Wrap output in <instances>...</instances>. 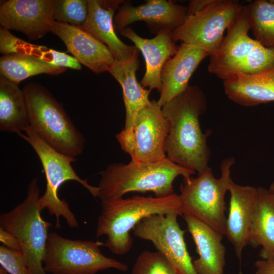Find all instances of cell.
Instances as JSON below:
<instances>
[{
    "instance_id": "cell-20",
    "label": "cell",
    "mask_w": 274,
    "mask_h": 274,
    "mask_svg": "<svg viewBox=\"0 0 274 274\" xmlns=\"http://www.w3.org/2000/svg\"><path fill=\"white\" fill-rule=\"evenodd\" d=\"M183 217L199 257L193 261L198 274H224L225 247L222 235L209 226L187 215Z\"/></svg>"
},
{
    "instance_id": "cell-6",
    "label": "cell",
    "mask_w": 274,
    "mask_h": 274,
    "mask_svg": "<svg viewBox=\"0 0 274 274\" xmlns=\"http://www.w3.org/2000/svg\"><path fill=\"white\" fill-rule=\"evenodd\" d=\"M26 135H18L27 142L33 148L41 162L46 179V188L44 194L40 196L39 206L42 211L47 209L51 216L56 219L55 227H61L60 218L63 217L71 228L78 226L77 219L70 209L68 204L58 195L60 187L64 182L75 181L96 198L98 196V188L90 185L87 180L81 179L72 166L75 158L60 153L44 142L31 128L29 125L25 129Z\"/></svg>"
},
{
    "instance_id": "cell-7",
    "label": "cell",
    "mask_w": 274,
    "mask_h": 274,
    "mask_svg": "<svg viewBox=\"0 0 274 274\" xmlns=\"http://www.w3.org/2000/svg\"><path fill=\"white\" fill-rule=\"evenodd\" d=\"M38 179L30 183L25 199L0 216V228L16 237L26 257L31 274H46L43 263L51 224L41 216Z\"/></svg>"
},
{
    "instance_id": "cell-26",
    "label": "cell",
    "mask_w": 274,
    "mask_h": 274,
    "mask_svg": "<svg viewBox=\"0 0 274 274\" xmlns=\"http://www.w3.org/2000/svg\"><path fill=\"white\" fill-rule=\"evenodd\" d=\"M247 8L250 29L255 40L267 48L274 49V3L256 0Z\"/></svg>"
},
{
    "instance_id": "cell-19",
    "label": "cell",
    "mask_w": 274,
    "mask_h": 274,
    "mask_svg": "<svg viewBox=\"0 0 274 274\" xmlns=\"http://www.w3.org/2000/svg\"><path fill=\"white\" fill-rule=\"evenodd\" d=\"M119 33L129 39L140 50L145 60L146 71L141 84L150 91L161 89L160 74L165 62L177 52L178 48L172 37V32L163 30L151 39L143 38L130 27L122 29Z\"/></svg>"
},
{
    "instance_id": "cell-24",
    "label": "cell",
    "mask_w": 274,
    "mask_h": 274,
    "mask_svg": "<svg viewBox=\"0 0 274 274\" xmlns=\"http://www.w3.org/2000/svg\"><path fill=\"white\" fill-rule=\"evenodd\" d=\"M258 204L249 245L261 247V259L274 258V201L268 190L257 187Z\"/></svg>"
},
{
    "instance_id": "cell-32",
    "label": "cell",
    "mask_w": 274,
    "mask_h": 274,
    "mask_svg": "<svg viewBox=\"0 0 274 274\" xmlns=\"http://www.w3.org/2000/svg\"><path fill=\"white\" fill-rule=\"evenodd\" d=\"M255 274H274V258L261 259L255 263Z\"/></svg>"
},
{
    "instance_id": "cell-4",
    "label": "cell",
    "mask_w": 274,
    "mask_h": 274,
    "mask_svg": "<svg viewBox=\"0 0 274 274\" xmlns=\"http://www.w3.org/2000/svg\"><path fill=\"white\" fill-rule=\"evenodd\" d=\"M29 125L57 152L75 158L84 149L85 139L58 102L42 85L29 83L23 88Z\"/></svg>"
},
{
    "instance_id": "cell-21",
    "label": "cell",
    "mask_w": 274,
    "mask_h": 274,
    "mask_svg": "<svg viewBox=\"0 0 274 274\" xmlns=\"http://www.w3.org/2000/svg\"><path fill=\"white\" fill-rule=\"evenodd\" d=\"M223 86L227 96L242 106L274 101V65L257 74L235 75L224 80Z\"/></svg>"
},
{
    "instance_id": "cell-33",
    "label": "cell",
    "mask_w": 274,
    "mask_h": 274,
    "mask_svg": "<svg viewBox=\"0 0 274 274\" xmlns=\"http://www.w3.org/2000/svg\"><path fill=\"white\" fill-rule=\"evenodd\" d=\"M215 0H192L190 1L187 8V17L193 15L204 9Z\"/></svg>"
},
{
    "instance_id": "cell-30",
    "label": "cell",
    "mask_w": 274,
    "mask_h": 274,
    "mask_svg": "<svg viewBox=\"0 0 274 274\" xmlns=\"http://www.w3.org/2000/svg\"><path fill=\"white\" fill-rule=\"evenodd\" d=\"M0 264L9 274H31L26 257L22 251L1 246Z\"/></svg>"
},
{
    "instance_id": "cell-15",
    "label": "cell",
    "mask_w": 274,
    "mask_h": 274,
    "mask_svg": "<svg viewBox=\"0 0 274 274\" xmlns=\"http://www.w3.org/2000/svg\"><path fill=\"white\" fill-rule=\"evenodd\" d=\"M228 192L230 200L225 236L232 245L241 264L244 249L249 245L257 210V188L238 185L232 180Z\"/></svg>"
},
{
    "instance_id": "cell-36",
    "label": "cell",
    "mask_w": 274,
    "mask_h": 274,
    "mask_svg": "<svg viewBox=\"0 0 274 274\" xmlns=\"http://www.w3.org/2000/svg\"><path fill=\"white\" fill-rule=\"evenodd\" d=\"M270 1L271 2L274 3V0H270Z\"/></svg>"
},
{
    "instance_id": "cell-35",
    "label": "cell",
    "mask_w": 274,
    "mask_h": 274,
    "mask_svg": "<svg viewBox=\"0 0 274 274\" xmlns=\"http://www.w3.org/2000/svg\"><path fill=\"white\" fill-rule=\"evenodd\" d=\"M0 274H9L4 268L1 266Z\"/></svg>"
},
{
    "instance_id": "cell-12",
    "label": "cell",
    "mask_w": 274,
    "mask_h": 274,
    "mask_svg": "<svg viewBox=\"0 0 274 274\" xmlns=\"http://www.w3.org/2000/svg\"><path fill=\"white\" fill-rule=\"evenodd\" d=\"M250 25L247 6H241L234 19L227 28V35L219 47L210 55L208 71L225 80L236 71L260 44L249 36Z\"/></svg>"
},
{
    "instance_id": "cell-29",
    "label": "cell",
    "mask_w": 274,
    "mask_h": 274,
    "mask_svg": "<svg viewBox=\"0 0 274 274\" xmlns=\"http://www.w3.org/2000/svg\"><path fill=\"white\" fill-rule=\"evenodd\" d=\"M131 274H179L167 259L158 251H143L137 257Z\"/></svg>"
},
{
    "instance_id": "cell-9",
    "label": "cell",
    "mask_w": 274,
    "mask_h": 274,
    "mask_svg": "<svg viewBox=\"0 0 274 274\" xmlns=\"http://www.w3.org/2000/svg\"><path fill=\"white\" fill-rule=\"evenodd\" d=\"M168 131L162 107L153 99L138 113L132 126L123 129L116 138L131 161L154 162L166 157L165 144Z\"/></svg>"
},
{
    "instance_id": "cell-23",
    "label": "cell",
    "mask_w": 274,
    "mask_h": 274,
    "mask_svg": "<svg viewBox=\"0 0 274 274\" xmlns=\"http://www.w3.org/2000/svg\"><path fill=\"white\" fill-rule=\"evenodd\" d=\"M29 125L25 94L18 84L0 76V130L18 134Z\"/></svg>"
},
{
    "instance_id": "cell-34",
    "label": "cell",
    "mask_w": 274,
    "mask_h": 274,
    "mask_svg": "<svg viewBox=\"0 0 274 274\" xmlns=\"http://www.w3.org/2000/svg\"><path fill=\"white\" fill-rule=\"evenodd\" d=\"M267 190L274 201V181L271 183Z\"/></svg>"
},
{
    "instance_id": "cell-18",
    "label": "cell",
    "mask_w": 274,
    "mask_h": 274,
    "mask_svg": "<svg viewBox=\"0 0 274 274\" xmlns=\"http://www.w3.org/2000/svg\"><path fill=\"white\" fill-rule=\"evenodd\" d=\"M88 1L87 17L81 28L104 44L115 60L122 62L130 58L139 50L134 45H128L121 41L114 26V14L124 1Z\"/></svg>"
},
{
    "instance_id": "cell-16",
    "label": "cell",
    "mask_w": 274,
    "mask_h": 274,
    "mask_svg": "<svg viewBox=\"0 0 274 274\" xmlns=\"http://www.w3.org/2000/svg\"><path fill=\"white\" fill-rule=\"evenodd\" d=\"M50 31L65 44L67 51L96 74L109 72L114 58L109 48L82 28L50 20Z\"/></svg>"
},
{
    "instance_id": "cell-1",
    "label": "cell",
    "mask_w": 274,
    "mask_h": 274,
    "mask_svg": "<svg viewBox=\"0 0 274 274\" xmlns=\"http://www.w3.org/2000/svg\"><path fill=\"white\" fill-rule=\"evenodd\" d=\"M207 106L201 89L196 85H189L182 93L162 107L169 124L165 144L166 157L198 175L210 167L211 152L207 139L211 132L203 133L199 123V117Z\"/></svg>"
},
{
    "instance_id": "cell-14",
    "label": "cell",
    "mask_w": 274,
    "mask_h": 274,
    "mask_svg": "<svg viewBox=\"0 0 274 274\" xmlns=\"http://www.w3.org/2000/svg\"><path fill=\"white\" fill-rule=\"evenodd\" d=\"M50 20H54L53 0H9L0 7L2 27L20 31L30 40L50 32Z\"/></svg>"
},
{
    "instance_id": "cell-3",
    "label": "cell",
    "mask_w": 274,
    "mask_h": 274,
    "mask_svg": "<svg viewBox=\"0 0 274 274\" xmlns=\"http://www.w3.org/2000/svg\"><path fill=\"white\" fill-rule=\"evenodd\" d=\"M195 173L167 157L154 162L114 163L100 172L98 197L108 200L123 197L130 192L148 191L157 197L167 196L174 193L173 183L177 177L187 178Z\"/></svg>"
},
{
    "instance_id": "cell-31",
    "label": "cell",
    "mask_w": 274,
    "mask_h": 274,
    "mask_svg": "<svg viewBox=\"0 0 274 274\" xmlns=\"http://www.w3.org/2000/svg\"><path fill=\"white\" fill-rule=\"evenodd\" d=\"M0 241L8 248L22 251L21 246L18 239L10 232L0 228Z\"/></svg>"
},
{
    "instance_id": "cell-27",
    "label": "cell",
    "mask_w": 274,
    "mask_h": 274,
    "mask_svg": "<svg viewBox=\"0 0 274 274\" xmlns=\"http://www.w3.org/2000/svg\"><path fill=\"white\" fill-rule=\"evenodd\" d=\"M17 54H27L39 58L52 65L74 70L81 69V63L73 56L65 53L49 49L45 46L33 45L21 40Z\"/></svg>"
},
{
    "instance_id": "cell-5",
    "label": "cell",
    "mask_w": 274,
    "mask_h": 274,
    "mask_svg": "<svg viewBox=\"0 0 274 274\" xmlns=\"http://www.w3.org/2000/svg\"><path fill=\"white\" fill-rule=\"evenodd\" d=\"M234 159L221 164V176L216 178L209 167L196 178H184L179 194L182 214L190 215L222 235H225L226 216L225 196L232 180L231 168Z\"/></svg>"
},
{
    "instance_id": "cell-28",
    "label": "cell",
    "mask_w": 274,
    "mask_h": 274,
    "mask_svg": "<svg viewBox=\"0 0 274 274\" xmlns=\"http://www.w3.org/2000/svg\"><path fill=\"white\" fill-rule=\"evenodd\" d=\"M88 4V0H53L54 21L81 27L87 19Z\"/></svg>"
},
{
    "instance_id": "cell-10",
    "label": "cell",
    "mask_w": 274,
    "mask_h": 274,
    "mask_svg": "<svg viewBox=\"0 0 274 274\" xmlns=\"http://www.w3.org/2000/svg\"><path fill=\"white\" fill-rule=\"evenodd\" d=\"M241 6L236 1L215 0L201 11L187 17L183 23L172 32L174 41L195 46L210 55L213 54L221 45L224 31L235 18Z\"/></svg>"
},
{
    "instance_id": "cell-25",
    "label": "cell",
    "mask_w": 274,
    "mask_h": 274,
    "mask_svg": "<svg viewBox=\"0 0 274 274\" xmlns=\"http://www.w3.org/2000/svg\"><path fill=\"white\" fill-rule=\"evenodd\" d=\"M66 70L27 54H11L0 58L1 75L17 84L30 77L41 74L56 75Z\"/></svg>"
},
{
    "instance_id": "cell-17",
    "label": "cell",
    "mask_w": 274,
    "mask_h": 274,
    "mask_svg": "<svg viewBox=\"0 0 274 274\" xmlns=\"http://www.w3.org/2000/svg\"><path fill=\"white\" fill-rule=\"evenodd\" d=\"M210 55L200 48L182 43L176 53L162 68L158 105L162 107L182 93L189 86V81L200 63Z\"/></svg>"
},
{
    "instance_id": "cell-2",
    "label": "cell",
    "mask_w": 274,
    "mask_h": 274,
    "mask_svg": "<svg viewBox=\"0 0 274 274\" xmlns=\"http://www.w3.org/2000/svg\"><path fill=\"white\" fill-rule=\"evenodd\" d=\"M96 235L107 237L105 245L112 253L124 255L133 246L130 232L145 218L155 214L182 215L179 194L164 197L134 195L101 200Z\"/></svg>"
},
{
    "instance_id": "cell-13",
    "label": "cell",
    "mask_w": 274,
    "mask_h": 274,
    "mask_svg": "<svg viewBox=\"0 0 274 274\" xmlns=\"http://www.w3.org/2000/svg\"><path fill=\"white\" fill-rule=\"evenodd\" d=\"M187 13V7L170 1L149 0L138 6L124 2L116 13L114 26L115 31L119 32L130 24L142 21L153 33L163 30L173 32L183 23Z\"/></svg>"
},
{
    "instance_id": "cell-11",
    "label": "cell",
    "mask_w": 274,
    "mask_h": 274,
    "mask_svg": "<svg viewBox=\"0 0 274 274\" xmlns=\"http://www.w3.org/2000/svg\"><path fill=\"white\" fill-rule=\"evenodd\" d=\"M177 213L147 217L133 228L134 235L150 241L179 274H198L188 251Z\"/></svg>"
},
{
    "instance_id": "cell-8",
    "label": "cell",
    "mask_w": 274,
    "mask_h": 274,
    "mask_svg": "<svg viewBox=\"0 0 274 274\" xmlns=\"http://www.w3.org/2000/svg\"><path fill=\"white\" fill-rule=\"evenodd\" d=\"M98 242L70 239L49 233L43 261L45 271L52 274H95L109 268L125 271L124 263L105 256Z\"/></svg>"
},
{
    "instance_id": "cell-22",
    "label": "cell",
    "mask_w": 274,
    "mask_h": 274,
    "mask_svg": "<svg viewBox=\"0 0 274 274\" xmlns=\"http://www.w3.org/2000/svg\"><path fill=\"white\" fill-rule=\"evenodd\" d=\"M138 56L139 50L126 61L115 60L109 71L122 89L126 111L124 129L132 126L138 113L151 102L149 98L151 91L138 82L136 77L139 67Z\"/></svg>"
}]
</instances>
